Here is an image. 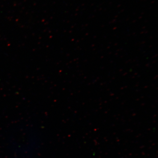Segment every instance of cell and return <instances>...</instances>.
Returning <instances> with one entry per match:
<instances>
[]
</instances>
